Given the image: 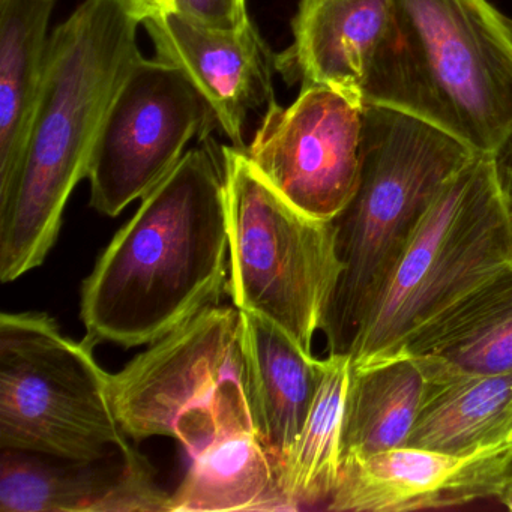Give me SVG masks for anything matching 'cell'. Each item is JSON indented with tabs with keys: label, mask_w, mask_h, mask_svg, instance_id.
Wrapping results in <instances>:
<instances>
[{
	"label": "cell",
	"mask_w": 512,
	"mask_h": 512,
	"mask_svg": "<svg viewBox=\"0 0 512 512\" xmlns=\"http://www.w3.org/2000/svg\"><path fill=\"white\" fill-rule=\"evenodd\" d=\"M229 260L223 154L206 137L143 197L83 283L88 338L155 343L220 302Z\"/></svg>",
	"instance_id": "obj_1"
},
{
	"label": "cell",
	"mask_w": 512,
	"mask_h": 512,
	"mask_svg": "<svg viewBox=\"0 0 512 512\" xmlns=\"http://www.w3.org/2000/svg\"><path fill=\"white\" fill-rule=\"evenodd\" d=\"M142 23L124 0H83L50 35L46 70L25 151L0 193V280L46 260L74 188L88 178L110 106L142 56Z\"/></svg>",
	"instance_id": "obj_2"
},
{
	"label": "cell",
	"mask_w": 512,
	"mask_h": 512,
	"mask_svg": "<svg viewBox=\"0 0 512 512\" xmlns=\"http://www.w3.org/2000/svg\"><path fill=\"white\" fill-rule=\"evenodd\" d=\"M476 155L425 119L365 106L358 190L332 220L343 274L322 328L329 353L349 355L419 221L449 179Z\"/></svg>",
	"instance_id": "obj_3"
},
{
	"label": "cell",
	"mask_w": 512,
	"mask_h": 512,
	"mask_svg": "<svg viewBox=\"0 0 512 512\" xmlns=\"http://www.w3.org/2000/svg\"><path fill=\"white\" fill-rule=\"evenodd\" d=\"M512 263L502 163L476 155L437 194L362 322L353 368L400 358L419 328Z\"/></svg>",
	"instance_id": "obj_4"
},
{
	"label": "cell",
	"mask_w": 512,
	"mask_h": 512,
	"mask_svg": "<svg viewBox=\"0 0 512 512\" xmlns=\"http://www.w3.org/2000/svg\"><path fill=\"white\" fill-rule=\"evenodd\" d=\"M229 287L238 310L271 320L308 355L337 292L343 263L334 221L281 196L245 149L224 146Z\"/></svg>",
	"instance_id": "obj_5"
},
{
	"label": "cell",
	"mask_w": 512,
	"mask_h": 512,
	"mask_svg": "<svg viewBox=\"0 0 512 512\" xmlns=\"http://www.w3.org/2000/svg\"><path fill=\"white\" fill-rule=\"evenodd\" d=\"M94 346L47 313L0 316V448L71 461L133 451Z\"/></svg>",
	"instance_id": "obj_6"
},
{
	"label": "cell",
	"mask_w": 512,
	"mask_h": 512,
	"mask_svg": "<svg viewBox=\"0 0 512 512\" xmlns=\"http://www.w3.org/2000/svg\"><path fill=\"white\" fill-rule=\"evenodd\" d=\"M418 118L512 155V26L490 0H398Z\"/></svg>",
	"instance_id": "obj_7"
},
{
	"label": "cell",
	"mask_w": 512,
	"mask_h": 512,
	"mask_svg": "<svg viewBox=\"0 0 512 512\" xmlns=\"http://www.w3.org/2000/svg\"><path fill=\"white\" fill-rule=\"evenodd\" d=\"M119 424L134 440L173 437L190 457L224 428L254 421L238 308L212 305L110 374Z\"/></svg>",
	"instance_id": "obj_8"
},
{
	"label": "cell",
	"mask_w": 512,
	"mask_h": 512,
	"mask_svg": "<svg viewBox=\"0 0 512 512\" xmlns=\"http://www.w3.org/2000/svg\"><path fill=\"white\" fill-rule=\"evenodd\" d=\"M217 124L187 77L140 56L104 119L89 166L91 206L118 217L151 193L184 157L188 143Z\"/></svg>",
	"instance_id": "obj_9"
},
{
	"label": "cell",
	"mask_w": 512,
	"mask_h": 512,
	"mask_svg": "<svg viewBox=\"0 0 512 512\" xmlns=\"http://www.w3.org/2000/svg\"><path fill=\"white\" fill-rule=\"evenodd\" d=\"M364 124L359 98L329 86H305L292 106L269 104L245 154L296 208L335 220L358 190Z\"/></svg>",
	"instance_id": "obj_10"
},
{
	"label": "cell",
	"mask_w": 512,
	"mask_h": 512,
	"mask_svg": "<svg viewBox=\"0 0 512 512\" xmlns=\"http://www.w3.org/2000/svg\"><path fill=\"white\" fill-rule=\"evenodd\" d=\"M277 70L290 85L329 86L365 106L412 113L398 0H299L293 43L277 56Z\"/></svg>",
	"instance_id": "obj_11"
},
{
	"label": "cell",
	"mask_w": 512,
	"mask_h": 512,
	"mask_svg": "<svg viewBox=\"0 0 512 512\" xmlns=\"http://www.w3.org/2000/svg\"><path fill=\"white\" fill-rule=\"evenodd\" d=\"M512 476V443L467 454L401 446L344 458L326 511L410 512L454 509L497 499Z\"/></svg>",
	"instance_id": "obj_12"
},
{
	"label": "cell",
	"mask_w": 512,
	"mask_h": 512,
	"mask_svg": "<svg viewBox=\"0 0 512 512\" xmlns=\"http://www.w3.org/2000/svg\"><path fill=\"white\" fill-rule=\"evenodd\" d=\"M157 58L178 68L194 86L232 146L245 149L248 115L275 101L277 58L253 22L238 31H218L176 11L143 22Z\"/></svg>",
	"instance_id": "obj_13"
},
{
	"label": "cell",
	"mask_w": 512,
	"mask_h": 512,
	"mask_svg": "<svg viewBox=\"0 0 512 512\" xmlns=\"http://www.w3.org/2000/svg\"><path fill=\"white\" fill-rule=\"evenodd\" d=\"M2 449V512H170V496L136 448L95 461Z\"/></svg>",
	"instance_id": "obj_14"
},
{
	"label": "cell",
	"mask_w": 512,
	"mask_h": 512,
	"mask_svg": "<svg viewBox=\"0 0 512 512\" xmlns=\"http://www.w3.org/2000/svg\"><path fill=\"white\" fill-rule=\"evenodd\" d=\"M239 314L254 424L280 472L313 406L323 359L308 355L271 320L247 311Z\"/></svg>",
	"instance_id": "obj_15"
},
{
	"label": "cell",
	"mask_w": 512,
	"mask_h": 512,
	"mask_svg": "<svg viewBox=\"0 0 512 512\" xmlns=\"http://www.w3.org/2000/svg\"><path fill=\"white\" fill-rule=\"evenodd\" d=\"M401 356L457 373H511L512 263L419 328Z\"/></svg>",
	"instance_id": "obj_16"
},
{
	"label": "cell",
	"mask_w": 512,
	"mask_h": 512,
	"mask_svg": "<svg viewBox=\"0 0 512 512\" xmlns=\"http://www.w3.org/2000/svg\"><path fill=\"white\" fill-rule=\"evenodd\" d=\"M170 496V512L287 511L274 455L254 421L224 428Z\"/></svg>",
	"instance_id": "obj_17"
},
{
	"label": "cell",
	"mask_w": 512,
	"mask_h": 512,
	"mask_svg": "<svg viewBox=\"0 0 512 512\" xmlns=\"http://www.w3.org/2000/svg\"><path fill=\"white\" fill-rule=\"evenodd\" d=\"M416 362L425 389L406 446L467 454L500 442L499 428L512 406V371L467 374Z\"/></svg>",
	"instance_id": "obj_18"
},
{
	"label": "cell",
	"mask_w": 512,
	"mask_h": 512,
	"mask_svg": "<svg viewBox=\"0 0 512 512\" xmlns=\"http://www.w3.org/2000/svg\"><path fill=\"white\" fill-rule=\"evenodd\" d=\"M58 0H0V193L25 151L49 52Z\"/></svg>",
	"instance_id": "obj_19"
},
{
	"label": "cell",
	"mask_w": 512,
	"mask_h": 512,
	"mask_svg": "<svg viewBox=\"0 0 512 512\" xmlns=\"http://www.w3.org/2000/svg\"><path fill=\"white\" fill-rule=\"evenodd\" d=\"M424 389V373L409 356L371 367H350L341 461L406 446Z\"/></svg>",
	"instance_id": "obj_20"
},
{
	"label": "cell",
	"mask_w": 512,
	"mask_h": 512,
	"mask_svg": "<svg viewBox=\"0 0 512 512\" xmlns=\"http://www.w3.org/2000/svg\"><path fill=\"white\" fill-rule=\"evenodd\" d=\"M352 359L329 353L313 406L295 445L280 464L287 511L325 509L340 476L344 404Z\"/></svg>",
	"instance_id": "obj_21"
},
{
	"label": "cell",
	"mask_w": 512,
	"mask_h": 512,
	"mask_svg": "<svg viewBox=\"0 0 512 512\" xmlns=\"http://www.w3.org/2000/svg\"><path fill=\"white\" fill-rule=\"evenodd\" d=\"M173 11L218 31H238L251 22L245 0H173Z\"/></svg>",
	"instance_id": "obj_22"
},
{
	"label": "cell",
	"mask_w": 512,
	"mask_h": 512,
	"mask_svg": "<svg viewBox=\"0 0 512 512\" xmlns=\"http://www.w3.org/2000/svg\"><path fill=\"white\" fill-rule=\"evenodd\" d=\"M124 2L142 25L151 17L173 11V0H124Z\"/></svg>",
	"instance_id": "obj_23"
},
{
	"label": "cell",
	"mask_w": 512,
	"mask_h": 512,
	"mask_svg": "<svg viewBox=\"0 0 512 512\" xmlns=\"http://www.w3.org/2000/svg\"><path fill=\"white\" fill-rule=\"evenodd\" d=\"M499 440H508L512 443V406L509 407L508 413H506L505 419L500 425Z\"/></svg>",
	"instance_id": "obj_24"
},
{
	"label": "cell",
	"mask_w": 512,
	"mask_h": 512,
	"mask_svg": "<svg viewBox=\"0 0 512 512\" xmlns=\"http://www.w3.org/2000/svg\"><path fill=\"white\" fill-rule=\"evenodd\" d=\"M496 500L500 505L512 511V476L509 478V481L506 482L505 488H503L502 493L499 494Z\"/></svg>",
	"instance_id": "obj_25"
},
{
	"label": "cell",
	"mask_w": 512,
	"mask_h": 512,
	"mask_svg": "<svg viewBox=\"0 0 512 512\" xmlns=\"http://www.w3.org/2000/svg\"><path fill=\"white\" fill-rule=\"evenodd\" d=\"M503 176H505L506 194H508L509 209H511L512 215V161H509L506 169H503Z\"/></svg>",
	"instance_id": "obj_26"
},
{
	"label": "cell",
	"mask_w": 512,
	"mask_h": 512,
	"mask_svg": "<svg viewBox=\"0 0 512 512\" xmlns=\"http://www.w3.org/2000/svg\"><path fill=\"white\" fill-rule=\"evenodd\" d=\"M508 161H512V155H511V158H509V160H508Z\"/></svg>",
	"instance_id": "obj_27"
}]
</instances>
